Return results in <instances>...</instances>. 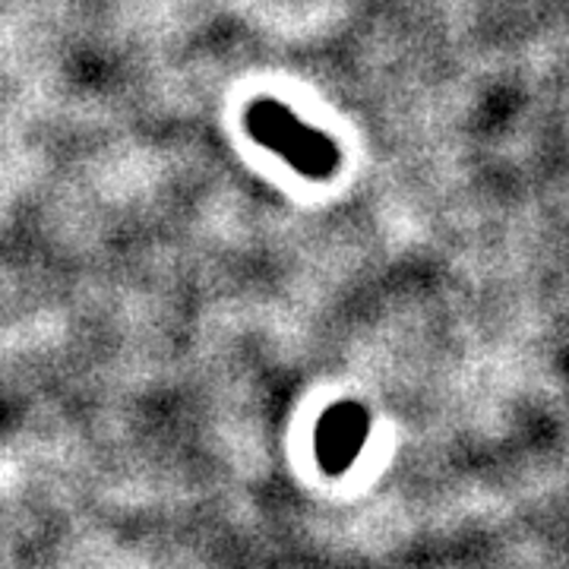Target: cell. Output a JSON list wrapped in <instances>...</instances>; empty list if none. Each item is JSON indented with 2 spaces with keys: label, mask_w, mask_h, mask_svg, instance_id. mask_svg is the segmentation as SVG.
<instances>
[{
  "label": "cell",
  "mask_w": 569,
  "mask_h": 569,
  "mask_svg": "<svg viewBox=\"0 0 569 569\" xmlns=\"http://www.w3.org/2000/svg\"><path fill=\"white\" fill-rule=\"evenodd\" d=\"M370 433V415L358 402H339L326 408L313 443H317V459L329 475H342L351 468V462L361 456Z\"/></svg>",
  "instance_id": "7a4b0ae2"
},
{
  "label": "cell",
  "mask_w": 569,
  "mask_h": 569,
  "mask_svg": "<svg viewBox=\"0 0 569 569\" xmlns=\"http://www.w3.org/2000/svg\"><path fill=\"white\" fill-rule=\"evenodd\" d=\"M244 123L253 140L284 159L298 174L313 178V181L336 174V168H339L336 142L320 130L307 127L305 121H298L282 102H276V99L250 102V108L244 111Z\"/></svg>",
  "instance_id": "6da1fadb"
}]
</instances>
